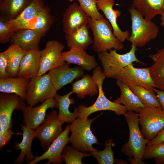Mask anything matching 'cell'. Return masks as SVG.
I'll return each mask as SVG.
<instances>
[{
    "label": "cell",
    "instance_id": "1",
    "mask_svg": "<svg viewBox=\"0 0 164 164\" xmlns=\"http://www.w3.org/2000/svg\"><path fill=\"white\" fill-rule=\"evenodd\" d=\"M129 130L128 141L122 147L121 151L128 157L132 164H143L142 161L145 147L150 141L143 136L139 126L138 115L128 111L124 115Z\"/></svg>",
    "mask_w": 164,
    "mask_h": 164
},
{
    "label": "cell",
    "instance_id": "2",
    "mask_svg": "<svg viewBox=\"0 0 164 164\" xmlns=\"http://www.w3.org/2000/svg\"><path fill=\"white\" fill-rule=\"evenodd\" d=\"M91 77L98 87L97 98L95 102L89 107H87L83 104L79 105L77 107L78 117L86 120L88 117L92 113L105 110L113 111L118 116L124 115L128 111L125 106L110 101L104 94L102 85L103 81L106 77L99 66H98L94 69Z\"/></svg>",
    "mask_w": 164,
    "mask_h": 164
},
{
    "label": "cell",
    "instance_id": "3",
    "mask_svg": "<svg viewBox=\"0 0 164 164\" xmlns=\"http://www.w3.org/2000/svg\"><path fill=\"white\" fill-rule=\"evenodd\" d=\"M88 25L94 36L92 49L98 54L112 49L119 51L124 48L123 43L114 35L112 26L106 18H91Z\"/></svg>",
    "mask_w": 164,
    "mask_h": 164
},
{
    "label": "cell",
    "instance_id": "4",
    "mask_svg": "<svg viewBox=\"0 0 164 164\" xmlns=\"http://www.w3.org/2000/svg\"><path fill=\"white\" fill-rule=\"evenodd\" d=\"M128 12L132 22V32L128 41L137 47H142L157 37L159 28L155 23L145 19L132 6Z\"/></svg>",
    "mask_w": 164,
    "mask_h": 164
},
{
    "label": "cell",
    "instance_id": "5",
    "mask_svg": "<svg viewBox=\"0 0 164 164\" xmlns=\"http://www.w3.org/2000/svg\"><path fill=\"white\" fill-rule=\"evenodd\" d=\"M101 114L93 119L88 118L84 120L77 118L69 124L71 135L69 143L73 148L84 152L97 150L93 147L94 144H99L98 139L91 130V125L94 120Z\"/></svg>",
    "mask_w": 164,
    "mask_h": 164
},
{
    "label": "cell",
    "instance_id": "6",
    "mask_svg": "<svg viewBox=\"0 0 164 164\" xmlns=\"http://www.w3.org/2000/svg\"><path fill=\"white\" fill-rule=\"evenodd\" d=\"M137 47L132 44L130 51L124 54L118 53L114 49L110 50L109 52H103L98 54V58L106 77L113 78L122 69L134 62L143 64L144 63L136 56Z\"/></svg>",
    "mask_w": 164,
    "mask_h": 164
},
{
    "label": "cell",
    "instance_id": "7",
    "mask_svg": "<svg viewBox=\"0 0 164 164\" xmlns=\"http://www.w3.org/2000/svg\"><path fill=\"white\" fill-rule=\"evenodd\" d=\"M57 91L48 73L37 76L30 79L25 101L28 105L33 107L37 103L54 98Z\"/></svg>",
    "mask_w": 164,
    "mask_h": 164
},
{
    "label": "cell",
    "instance_id": "8",
    "mask_svg": "<svg viewBox=\"0 0 164 164\" xmlns=\"http://www.w3.org/2000/svg\"><path fill=\"white\" fill-rule=\"evenodd\" d=\"M138 114L144 138L152 140L164 128V109L162 108L145 107L140 108Z\"/></svg>",
    "mask_w": 164,
    "mask_h": 164
},
{
    "label": "cell",
    "instance_id": "9",
    "mask_svg": "<svg viewBox=\"0 0 164 164\" xmlns=\"http://www.w3.org/2000/svg\"><path fill=\"white\" fill-rule=\"evenodd\" d=\"M113 78L128 86H141L152 92H154L153 89L156 88L151 75L150 67L136 68L132 63L122 69Z\"/></svg>",
    "mask_w": 164,
    "mask_h": 164
},
{
    "label": "cell",
    "instance_id": "10",
    "mask_svg": "<svg viewBox=\"0 0 164 164\" xmlns=\"http://www.w3.org/2000/svg\"><path fill=\"white\" fill-rule=\"evenodd\" d=\"M63 124L58 119V114L53 110L46 116L44 121L35 130L43 149L46 150L51 143L63 132Z\"/></svg>",
    "mask_w": 164,
    "mask_h": 164
},
{
    "label": "cell",
    "instance_id": "11",
    "mask_svg": "<svg viewBox=\"0 0 164 164\" xmlns=\"http://www.w3.org/2000/svg\"><path fill=\"white\" fill-rule=\"evenodd\" d=\"M25 101L19 95L12 93L0 94V135L12 125V116L15 110H22L26 106Z\"/></svg>",
    "mask_w": 164,
    "mask_h": 164
},
{
    "label": "cell",
    "instance_id": "12",
    "mask_svg": "<svg viewBox=\"0 0 164 164\" xmlns=\"http://www.w3.org/2000/svg\"><path fill=\"white\" fill-rule=\"evenodd\" d=\"M64 48L63 45L57 40H51L46 43L45 48L41 50L40 67L38 76L66 63L62 55Z\"/></svg>",
    "mask_w": 164,
    "mask_h": 164
},
{
    "label": "cell",
    "instance_id": "13",
    "mask_svg": "<svg viewBox=\"0 0 164 164\" xmlns=\"http://www.w3.org/2000/svg\"><path fill=\"white\" fill-rule=\"evenodd\" d=\"M70 131V125L66 126L65 130L51 143L46 152L40 156L35 157L32 160L27 162L28 164H35L38 162L47 159L46 164L52 163L53 164H60L64 159L62 155L63 150L69 143V134Z\"/></svg>",
    "mask_w": 164,
    "mask_h": 164
},
{
    "label": "cell",
    "instance_id": "14",
    "mask_svg": "<svg viewBox=\"0 0 164 164\" xmlns=\"http://www.w3.org/2000/svg\"><path fill=\"white\" fill-rule=\"evenodd\" d=\"M57 108L58 103L54 98L47 99L35 107L25 106L22 110L23 125L35 130L44 121L48 109Z\"/></svg>",
    "mask_w": 164,
    "mask_h": 164
},
{
    "label": "cell",
    "instance_id": "15",
    "mask_svg": "<svg viewBox=\"0 0 164 164\" xmlns=\"http://www.w3.org/2000/svg\"><path fill=\"white\" fill-rule=\"evenodd\" d=\"M53 84L58 91L65 85L72 83L75 79L81 78L84 75V70L76 66L73 67L66 63L49 71Z\"/></svg>",
    "mask_w": 164,
    "mask_h": 164
},
{
    "label": "cell",
    "instance_id": "16",
    "mask_svg": "<svg viewBox=\"0 0 164 164\" xmlns=\"http://www.w3.org/2000/svg\"><path fill=\"white\" fill-rule=\"evenodd\" d=\"M55 21V18L51 15L50 8L48 6H44L36 15L29 20L11 25L15 30L29 29L45 35Z\"/></svg>",
    "mask_w": 164,
    "mask_h": 164
},
{
    "label": "cell",
    "instance_id": "17",
    "mask_svg": "<svg viewBox=\"0 0 164 164\" xmlns=\"http://www.w3.org/2000/svg\"><path fill=\"white\" fill-rule=\"evenodd\" d=\"M91 18L81 9L79 5L74 2L66 9L62 22L65 33L74 32L81 26L88 24Z\"/></svg>",
    "mask_w": 164,
    "mask_h": 164
},
{
    "label": "cell",
    "instance_id": "18",
    "mask_svg": "<svg viewBox=\"0 0 164 164\" xmlns=\"http://www.w3.org/2000/svg\"><path fill=\"white\" fill-rule=\"evenodd\" d=\"M114 3V0H97L98 9L102 11L110 23L113 28L114 35L123 43L128 38L130 33L128 30L123 31L119 27L117 24V19L120 16L121 13L119 10L113 9Z\"/></svg>",
    "mask_w": 164,
    "mask_h": 164
},
{
    "label": "cell",
    "instance_id": "19",
    "mask_svg": "<svg viewBox=\"0 0 164 164\" xmlns=\"http://www.w3.org/2000/svg\"><path fill=\"white\" fill-rule=\"evenodd\" d=\"M43 34L34 30L25 29H17L10 40L11 44L17 45L25 50H40L39 44Z\"/></svg>",
    "mask_w": 164,
    "mask_h": 164
},
{
    "label": "cell",
    "instance_id": "20",
    "mask_svg": "<svg viewBox=\"0 0 164 164\" xmlns=\"http://www.w3.org/2000/svg\"><path fill=\"white\" fill-rule=\"evenodd\" d=\"M40 50L27 51L21 61L17 77L27 79L37 76L40 67Z\"/></svg>",
    "mask_w": 164,
    "mask_h": 164
},
{
    "label": "cell",
    "instance_id": "21",
    "mask_svg": "<svg viewBox=\"0 0 164 164\" xmlns=\"http://www.w3.org/2000/svg\"><path fill=\"white\" fill-rule=\"evenodd\" d=\"M85 50L73 48L68 51L62 52V55L67 63L76 64L84 70H91L97 66L98 64L94 56L88 54Z\"/></svg>",
    "mask_w": 164,
    "mask_h": 164
},
{
    "label": "cell",
    "instance_id": "22",
    "mask_svg": "<svg viewBox=\"0 0 164 164\" xmlns=\"http://www.w3.org/2000/svg\"><path fill=\"white\" fill-rule=\"evenodd\" d=\"M21 127L22 132V140L20 142L16 143L14 145L15 149L21 151L20 154L15 161L16 164L23 163L25 157L27 162L33 160L35 157L31 151L32 142L35 138V130L23 125H21Z\"/></svg>",
    "mask_w": 164,
    "mask_h": 164
},
{
    "label": "cell",
    "instance_id": "23",
    "mask_svg": "<svg viewBox=\"0 0 164 164\" xmlns=\"http://www.w3.org/2000/svg\"><path fill=\"white\" fill-rule=\"evenodd\" d=\"M132 6L145 19L152 20L164 11V0H132Z\"/></svg>",
    "mask_w": 164,
    "mask_h": 164
},
{
    "label": "cell",
    "instance_id": "24",
    "mask_svg": "<svg viewBox=\"0 0 164 164\" xmlns=\"http://www.w3.org/2000/svg\"><path fill=\"white\" fill-rule=\"evenodd\" d=\"M89 28L88 24L85 25L73 32L65 33V37L68 47L70 49H87L93 42L89 35Z\"/></svg>",
    "mask_w": 164,
    "mask_h": 164
},
{
    "label": "cell",
    "instance_id": "25",
    "mask_svg": "<svg viewBox=\"0 0 164 164\" xmlns=\"http://www.w3.org/2000/svg\"><path fill=\"white\" fill-rule=\"evenodd\" d=\"M72 94L71 91L63 95L57 93L54 97L58 103V119L63 124L64 123L70 124L78 118V110L77 107L75 108L72 112H70L69 109L70 105L73 104L75 102L73 98H70Z\"/></svg>",
    "mask_w": 164,
    "mask_h": 164
},
{
    "label": "cell",
    "instance_id": "26",
    "mask_svg": "<svg viewBox=\"0 0 164 164\" xmlns=\"http://www.w3.org/2000/svg\"><path fill=\"white\" fill-rule=\"evenodd\" d=\"M116 84L121 93L119 97L114 102L124 105L128 111H134L138 113L140 108L145 107L128 85L118 80H117Z\"/></svg>",
    "mask_w": 164,
    "mask_h": 164
},
{
    "label": "cell",
    "instance_id": "27",
    "mask_svg": "<svg viewBox=\"0 0 164 164\" xmlns=\"http://www.w3.org/2000/svg\"><path fill=\"white\" fill-rule=\"evenodd\" d=\"M29 80L30 79L17 77L0 79V91L15 94L25 101Z\"/></svg>",
    "mask_w": 164,
    "mask_h": 164
},
{
    "label": "cell",
    "instance_id": "28",
    "mask_svg": "<svg viewBox=\"0 0 164 164\" xmlns=\"http://www.w3.org/2000/svg\"><path fill=\"white\" fill-rule=\"evenodd\" d=\"M149 57L153 62L150 72L156 88L164 91V47Z\"/></svg>",
    "mask_w": 164,
    "mask_h": 164
},
{
    "label": "cell",
    "instance_id": "29",
    "mask_svg": "<svg viewBox=\"0 0 164 164\" xmlns=\"http://www.w3.org/2000/svg\"><path fill=\"white\" fill-rule=\"evenodd\" d=\"M27 51L19 46L12 44L3 51L7 59L9 77H17L21 61Z\"/></svg>",
    "mask_w": 164,
    "mask_h": 164
},
{
    "label": "cell",
    "instance_id": "30",
    "mask_svg": "<svg viewBox=\"0 0 164 164\" xmlns=\"http://www.w3.org/2000/svg\"><path fill=\"white\" fill-rule=\"evenodd\" d=\"M33 0H1L0 15L12 20L16 18Z\"/></svg>",
    "mask_w": 164,
    "mask_h": 164
},
{
    "label": "cell",
    "instance_id": "31",
    "mask_svg": "<svg viewBox=\"0 0 164 164\" xmlns=\"http://www.w3.org/2000/svg\"><path fill=\"white\" fill-rule=\"evenodd\" d=\"M71 91L76 94L78 97L84 98L86 95L92 97L98 93L99 89L97 84L91 77L86 74L72 84Z\"/></svg>",
    "mask_w": 164,
    "mask_h": 164
},
{
    "label": "cell",
    "instance_id": "32",
    "mask_svg": "<svg viewBox=\"0 0 164 164\" xmlns=\"http://www.w3.org/2000/svg\"><path fill=\"white\" fill-rule=\"evenodd\" d=\"M145 107L161 108L155 92L140 86H129Z\"/></svg>",
    "mask_w": 164,
    "mask_h": 164
},
{
    "label": "cell",
    "instance_id": "33",
    "mask_svg": "<svg viewBox=\"0 0 164 164\" xmlns=\"http://www.w3.org/2000/svg\"><path fill=\"white\" fill-rule=\"evenodd\" d=\"M44 6L42 0H33L16 18L9 20L11 25L12 26L29 20L36 15Z\"/></svg>",
    "mask_w": 164,
    "mask_h": 164
},
{
    "label": "cell",
    "instance_id": "34",
    "mask_svg": "<svg viewBox=\"0 0 164 164\" xmlns=\"http://www.w3.org/2000/svg\"><path fill=\"white\" fill-rule=\"evenodd\" d=\"M114 144L112 139H109L105 142L106 146L104 150L91 151L90 153L99 164H113L115 161L112 149Z\"/></svg>",
    "mask_w": 164,
    "mask_h": 164
},
{
    "label": "cell",
    "instance_id": "35",
    "mask_svg": "<svg viewBox=\"0 0 164 164\" xmlns=\"http://www.w3.org/2000/svg\"><path fill=\"white\" fill-rule=\"evenodd\" d=\"M153 158L156 164H164V142L146 145L142 160Z\"/></svg>",
    "mask_w": 164,
    "mask_h": 164
},
{
    "label": "cell",
    "instance_id": "36",
    "mask_svg": "<svg viewBox=\"0 0 164 164\" xmlns=\"http://www.w3.org/2000/svg\"><path fill=\"white\" fill-rule=\"evenodd\" d=\"M62 155L66 164H83V158L92 156L91 153H84L67 145L63 150Z\"/></svg>",
    "mask_w": 164,
    "mask_h": 164
},
{
    "label": "cell",
    "instance_id": "37",
    "mask_svg": "<svg viewBox=\"0 0 164 164\" xmlns=\"http://www.w3.org/2000/svg\"><path fill=\"white\" fill-rule=\"evenodd\" d=\"M81 9L91 19L99 20L104 18L99 12L97 4V0H77Z\"/></svg>",
    "mask_w": 164,
    "mask_h": 164
},
{
    "label": "cell",
    "instance_id": "38",
    "mask_svg": "<svg viewBox=\"0 0 164 164\" xmlns=\"http://www.w3.org/2000/svg\"><path fill=\"white\" fill-rule=\"evenodd\" d=\"M14 31L10 24L9 20L0 15V43L4 44L9 42Z\"/></svg>",
    "mask_w": 164,
    "mask_h": 164
},
{
    "label": "cell",
    "instance_id": "39",
    "mask_svg": "<svg viewBox=\"0 0 164 164\" xmlns=\"http://www.w3.org/2000/svg\"><path fill=\"white\" fill-rule=\"evenodd\" d=\"M8 63L4 52L0 53V79L8 77L7 72Z\"/></svg>",
    "mask_w": 164,
    "mask_h": 164
},
{
    "label": "cell",
    "instance_id": "40",
    "mask_svg": "<svg viewBox=\"0 0 164 164\" xmlns=\"http://www.w3.org/2000/svg\"><path fill=\"white\" fill-rule=\"evenodd\" d=\"M14 133L11 128L8 129L0 135V149H2L12 138Z\"/></svg>",
    "mask_w": 164,
    "mask_h": 164
},
{
    "label": "cell",
    "instance_id": "41",
    "mask_svg": "<svg viewBox=\"0 0 164 164\" xmlns=\"http://www.w3.org/2000/svg\"><path fill=\"white\" fill-rule=\"evenodd\" d=\"M163 142H164V128L154 138L150 141L147 145L155 144Z\"/></svg>",
    "mask_w": 164,
    "mask_h": 164
},
{
    "label": "cell",
    "instance_id": "42",
    "mask_svg": "<svg viewBox=\"0 0 164 164\" xmlns=\"http://www.w3.org/2000/svg\"><path fill=\"white\" fill-rule=\"evenodd\" d=\"M154 91L156 94L157 99L161 106L164 109V91L158 90L154 88Z\"/></svg>",
    "mask_w": 164,
    "mask_h": 164
},
{
    "label": "cell",
    "instance_id": "43",
    "mask_svg": "<svg viewBox=\"0 0 164 164\" xmlns=\"http://www.w3.org/2000/svg\"><path fill=\"white\" fill-rule=\"evenodd\" d=\"M161 15V21L160 25L161 26H164V11Z\"/></svg>",
    "mask_w": 164,
    "mask_h": 164
},
{
    "label": "cell",
    "instance_id": "44",
    "mask_svg": "<svg viewBox=\"0 0 164 164\" xmlns=\"http://www.w3.org/2000/svg\"><path fill=\"white\" fill-rule=\"evenodd\" d=\"M70 2H72L73 0H67Z\"/></svg>",
    "mask_w": 164,
    "mask_h": 164
},
{
    "label": "cell",
    "instance_id": "45",
    "mask_svg": "<svg viewBox=\"0 0 164 164\" xmlns=\"http://www.w3.org/2000/svg\"><path fill=\"white\" fill-rule=\"evenodd\" d=\"M1 0H0V1H1Z\"/></svg>",
    "mask_w": 164,
    "mask_h": 164
}]
</instances>
